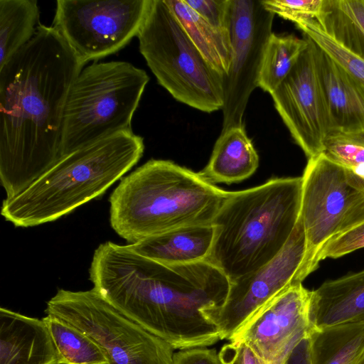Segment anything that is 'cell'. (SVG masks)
I'll return each mask as SVG.
<instances>
[{
	"label": "cell",
	"instance_id": "cell-11",
	"mask_svg": "<svg viewBox=\"0 0 364 364\" xmlns=\"http://www.w3.org/2000/svg\"><path fill=\"white\" fill-rule=\"evenodd\" d=\"M274 14L261 0H228L227 23L232 53L229 71L223 77L225 102L223 129L244 126L250 96L257 87L264 48Z\"/></svg>",
	"mask_w": 364,
	"mask_h": 364
},
{
	"label": "cell",
	"instance_id": "cell-9",
	"mask_svg": "<svg viewBox=\"0 0 364 364\" xmlns=\"http://www.w3.org/2000/svg\"><path fill=\"white\" fill-rule=\"evenodd\" d=\"M152 0H58L53 27L84 66L137 36Z\"/></svg>",
	"mask_w": 364,
	"mask_h": 364
},
{
	"label": "cell",
	"instance_id": "cell-34",
	"mask_svg": "<svg viewBox=\"0 0 364 364\" xmlns=\"http://www.w3.org/2000/svg\"><path fill=\"white\" fill-rule=\"evenodd\" d=\"M364 221V191L357 203L347 212L339 228L338 235ZM334 237V236H333Z\"/></svg>",
	"mask_w": 364,
	"mask_h": 364
},
{
	"label": "cell",
	"instance_id": "cell-20",
	"mask_svg": "<svg viewBox=\"0 0 364 364\" xmlns=\"http://www.w3.org/2000/svg\"><path fill=\"white\" fill-rule=\"evenodd\" d=\"M164 1L208 63L223 77L227 75L232 53L228 30L210 24L184 0Z\"/></svg>",
	"mask_w": 364,
	"mask_h": 364
},
{
	"label": "cell",
	"instance_id": "cell-35",
	"mask_svg": "<svg viewBox=\"0 0 364 364\" xmlns=\"http://www.w3.org/2000/svg\"><path fill=\"white\" fill-rule=\"evenodd\" d=\"M357 364H364V356L357 363Z\"/></svg>",
	"mask_w": 364,
	"mask_h": 364
},
{
	"label": "cell",
	"instance_id": "cell-1",
	"mask_svg": "<svg viewBox=\"0 0 364 364\" xmlns=\"http://www.w3.org/2000/svg\"><path fill=\"white\" fill-rule=\"evenodd\" d=\"M89 274L107 302L174 349L221 340L203 311L224 303L230 282L208 260L166 264L107 241L95 250Z\"/></svg>",
	"mask_w": 364,
	"mask_h": 364
},
{
	"label": "cell",
	"instance_id": "cell-26",
	"mask_svg": "<svg viewBox=\"0 0 364 364\" xmlns=\"http://www.w3.org/2000/svg\"><path fill=\"white\" fill-rule=\"evenodd\" d=\"M296 25L304 36L323 50L364 91V60L333 41L320 29L316 20Z\"/></svg>",
	"mask_w": 364,
	"mask_h": 364
},
{
	"label": "cell",
	"instance_id": "cell-21",
	"mask_svg": "<svg viewBox=\"0 0 364 364\" xmlns=\"http://www.w3.org/2000/svg\"><path fill=\"white\" fill-rule=\"evenodd\" d=\"M311 364H357L364 356V323L311 328Z\"/></svg>",
	"mask_w": 364,
	"mask_h": 364
},
{
	"label": "cell",
	"instance_id": "cell-33",
	"mask_svg": "<svg viewBox=\"0 0 364 364\" xmlns=\"http://www.w3.org/2000/svg\"><path fill=\"white\" fill-rule=\"evenodd\" d=\"M282 364H311L308 335L291 348Z\"/></svg>",
	"mask_w": 364,
	"mask_h": 364
},
{
	"label": "cell",
	"instance_id": "cell-32",
	"mask_svg": "<svg viewBox=\"0 0 364 364\" xmlns=\"http://www.w3.org/2000/svg\"><path fill=\"white\" fill-rule=\"evenodd\" d=\"M173 364H221L215 349L196 347L174 353Z\"/></svg>",
	"mask_w": 364,
	"mask_h": 364
},
{
	"label": "cell",
	"instance_id": "cell-25",
	"mask_svg": "<svg viewBox=\"0 0 364 364\" xmlns=\"http://www.w3.org/2000/svg\"><path fill=\"white\" fill-rule=\"evenodd\" d=\"M42 319L57 350L60 364H108L100 348L78 328L51 314Z\"/></svg>",
	"mask_w": 364,
	"mask_h": 364
},
{
	"label": "cell",
	"instance_id": "cell-6",
	"mask_svg": "<svg viewBox=\"0 0 364 364\" xmlns=\"http://www.w3.org/2000/svg\"><path fill=\"white\" fill-rule=\"evenodd\" d=\"M149 77L126 61L93 63L73 81L66 101L61 156L119 131L132 121Z\"/></svg>",
	"mask_w": 364,
	"mask_h": 364
},
{
	"label": "cell",
	"instance_id": "cell-15",
	"mask_svg": "<svg viewBox=\"0 0 364 364\" xmlns=\"http://www.w3.org/2000/svg\"><path fill=\"white\" fill-rule=\"evenodd\" d=\"M314 55L328 114V134H364V91L315 43Z\"/></svg>",
	"mask_w": 364,
	"mask_h": 364
},
{
	"label": "cell",
	"instance_id": "cell-5",
	"mask_svg": "<svg viewBox=\"0 0 364 364\" xmlns=\"http://www.w3.org/2000/svg\"><path fill=\"white\" fill-rule=\"evenodd\" d=\"M302 177L274 178L228 191L213 225L208 261L230 281L252 272L284 248L300 215Z\"/></svg>",
	"mask_w": 364,
	"mask_h": 364
},
{
	"label": "cell",
	"instance_id": "cell-13",
	"mask_svg": "<svg viewBox=\"0 0 364 364\" xmlns=\"http://www.w3.org/2000/svg\"><path fill=\"white\" fill-rule=\"evenodd\" d=\"M304 36L308 41L306 48L271 95L291 137L310 159L322 153L329 127L316 68L314 43Z\"/></svg>",
	"mask_w": 364,
	"mask_h": 364
},
{
	"label": "cell",
	"instance_id": "cell-10",
	"mask_svg": "<svg viewBox=\"0 0 364 364\" xmlns=\"http://www.w3.org/2000/svg\"><path fill=\"white\" fill-rule=\"evenodd\" d=\"M302 177L299 217L306 237V252L295 283H302L318 266V255L335 236L347 212L362 193L348 181L343 167L323 153L308 159Z\"/></svg>",
	"mask_w": 364,
	"mask_h": 364
},
{
	"label": "cell",
	"instance_id": "cell-29",
	"mask_svg": "<svg viewBox=\"0 0 364 364\" xmlns=\"http://www.w3.org/2000/svg\"><path fill=\"white\" fill-rule=\"evenodd\" d=\"M363 247L364 221L328 240L318 253V262L337 259Z\"/></svg>",
	"mask_w": 364,
	"mask_h": 364
},
{
	"label": "cell",
	"instance_id": "cell-16",
	"mask_svg": "<svg viewBox=\"0 0 364 364\" xmlns=\"http://www.w3.org/2000/svg\"><path fill=\"white\" fill-rule=\"evenodd\" d=\"M0 364H60L43 319L0 309Z\"/></svg>",
	"mask_w": 364,
	"mask_h": 364
},
{
	"label": "cell",
	"instance_id": "cell-22",
	"mask_svg": "<svg viewBox=\"0 0 364 364\" xmlns=\"http://www.w3.org/2000/svg\"><path fill=\"white\" fill-rule=\"evenodd\" d=\"M316 23L333 41L364 60V0H323Z\"/></svg>",
	"mask_w": 364,
	"mask_h": 364
},
{
	"label": "cell",
	"instance_id": "cell-28",
	"mask_svg": "<svg viewBox=\"0 0 364 364\" xmlns=\"http://www.w3.org/2000/svg\"><path fill=\"white\" fill-rule=\"evenodd\" d=\"M268 11L295 24L318 18L323 0H261Z\"/></svg>",
	"mask_w": 364,
	"mask_h": 364
},
{
	"label": "cell",
	"instance_id": "cell-23",
	"mask_svg": "<svg viewBox=\"0 0 364 364\" xmlns=\"http://www.w3.org/2000/svg\"><path fill=\"white\" fill-rule=\"evenodd\" d=\"M39 16L36 0H0V67L33 38Z\"/></svg>",
	"mask_w": 364,
	"mask_h": 364
},
{
	"label": "cell",
	"instance_id": "cell-30",
	"mask_svg": "<svg viewBox=\"0 0 364 364\" xmlns=\"http://www.w3.org/2000/svg\"><path fill=\"white\" fill-rule=\"evenodd\" d=\"M221 364H282L266 361L242 341H230L225 344L218 353Z\"/></svg>",
	"mask_w": 364,
	"mask_h": 364
},
{
	"label": "cell",
	"instance_id": "cell-31",
	"mask_svg": "<svg viewBox=\"0 0 364 364\" xmlns=\"http://www.w3.org/2000/svg\"><path fill=\"white\" fill-rule=\"evenodd\" d=\"M205 20L213 26L228 30L227 10L228 0H184Z\"/></svg>",
	"mask_w": 364,
	"mask_h": 364
},
{
	"label": "cell",
	"instance_id": "cell-27",
	"mask_svg": "<svg viewBox=\"0 0 364 364\" xmlns=\"http://www.w3.org/2000/svg\"><path fill=\"white\" fill-rule=\"evenodd\" d=\"M322 153L348 171L364 166V134H330Z\"/></svg>",
	"mask_w": 364,
	"mask_h": 364
},
{
	"label": "cell",
	"instance_id": "cell-3",
	"mask_svg": "<svg viewBox=\"0 0 364 364\" xmlns=\"http://www.w3.org/2000/svg\"><path fill=\"white\" fill-rule=\"evenodd\" d=\"M228 191L170 160L150 159L111 193L112 229L130 244L181 227L211 224Z\"/></svg>",
	"mask_w": 364,
	"mask_h": 364
},
{
	"label": "cell",
	"instance_id": "cell-7",
	"mask_svg": "<svg viewBox=\"0 0 364 364\" xmlns=\"http://www.w3.org/2000/svg\"><path fill=\"white\" fill-rule=\"evenodd\" d=\"M136 37L158 83L175 100L207 113L223 109V76L204 58L164 0H152Z\"/></svg>",
	"mask_w": 364,
	"mask_h": 364
},
{
	"label": "cell",
	"instance_id": "cell-18",
	"mask_svg": "<svg viewBox=\"0 0 364 364\" xmlns=\"http://www.w3.org/2000/svg\"><path fill=\"white\" fill-rule=\"evenodd\" d=\"M215 232L213 223L184 226L146 237L129 246L138 254L160 263H193L208 259Z\"/></svg>",
	"mask_w": 364,
	"mask_h": 364
},
{
	"label": "cell",
	"instance_id": "cell-14",
	"mask_svg": "<svg viewBox=\"0 0 364 364\" xmlns=\"http://www.w3.org/2000/svg\"><path fill=\"white\" fill-rule=\"evenodd\" d=\"M311 291L302 283L284 289L240 326L230 341H242L266 361L282 360L311 328Z\"/></svg>",
	"mask_w": 364,
	"mask_h": 364
},
{
	"label": "cell",
	"instance_id": "cell-12",
	"mask_svg": "<svg viewBox=\"0 0 364 364\" xmlns=\"http://www.w3.org/2000/svg\"><path fill=\"white\" fill-rule=\"evenodd\" d=\"M305 252V232L299 217L287 244L273 259L252 272L230 281L224 303L203 311L205 317L218 327L221 340H229L264 304L296 284L295 277Z\"/></svg>",
	"mask_w": 364,
	"mask_h": 364
},
{
	"label": "cell",
	"instance_id": "cell-19",
	"mask_svg": "<svg viewBox=\"0 0 364 364\" xmlns=\"http://www.w3.org/2000/svg\"><path fill=\"white\" fill-rule=\"evenodd\" d=\"M259 166V156L245 126L223 129L208 164L198 172L212 184H230L251 176Z\"/></svg>",
	"mask_w": 364,
	"mask_h": 364
},
{
	"label": "cell",
	"instance_id": "cell-2",
	"mask_svg": "<svg viewBox=\"0 0 364 364\" xmlns=\"http://www.w3.org/2000/svg\"><path fill=\"white\" fill-rule=\"evenodd\" d=\"M84 66L53 26L0 67V181L6 198L23 192L61 157L64 111Z\"/></svg>",
	"mask_w": 364,
	"mask_h": 364
},
{
	"label": "cell",
	"instance_id": "cell-8",
	"mask_svg": "<svg viewBox=\"0 0 364 364\" xmlns=\"http://www.w3.org/2000/svg\"><path fill=\"white\" fill-rule=\"evenodd\" d=\"M46 312L89 336L108 364H173L171 345L119 312L93 288L58 289Z\"/></svg>",
	"mask_w": 364,
	"mask_h": 364
},
{
	"label": "cell",
	"instance_id": "cell-17",
	"mask_svg": "<svg viewBox=\"0 0 364 364\" xmlns=\"http://www.w3.org/2000/svg\"><path fill=\"white\" fill-rule=\"evenodd\" d=\"M311 328L364 323V269L311 291Z\"/></svg>",
	"mask_w": 364,
	"mask_h": 364
},
{
	"label": "cell",
	"instance_id": "cell-4",
	"mask_svg": "<svg viewBox=\"0 0 364 364\" xmlns=\"http://www.w3.org/2000/svg\"><path fill=\"white\" fill-rule=\"evenodd\" d=\"M144 139L117 132L61 156L23 192L3 200L1 213L15 227L53 222L102 195L143 156Z\"/></svg>",
	"mask_w": 364,
	"mask_h": 364
},
{
	"label": "cell",
	"instance_id": "cell-24",
	"mask_svg": "<svg viewBox=\"0 0 364 364\" xmlns=\"http://www.w3.org/2000/svg\"><path fill=\"white\" fill-rule=\"evenodd\" d=\"M307 44L305 36L300 38L293 34L272 33L264 48L257 87L271 95L291 70Z\"/></svg>",
	"mask_w": 364,
	"mask_h": 364
}]
</instances>
